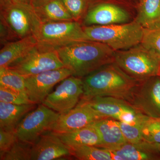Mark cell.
<instances>
[{
	"label": "cell",
	"instance_id": "cell-20",
	"mask_svg": "<svg viewBox=\"0 0 160 160\" xmlns=\"http://www.w3.org/2000/svg\"><path fill=\"white\" fill-rule=\"evenodd\" d=\"M54 134L70 149L83 146L99 147L101 144L98 133L91 124L67 133Z\"/></svg>",
	"mask_w": 160,
	"mask_h": 160
},
{
	"label": "cell",
	"instance_id": "cell-23",
	"mask_svg": "<svg viewBox=\"0 0 160 160\" xmlns=\"http://www.w3.org/2000/svg\"><path fill=\"white\" fill-rule=\"evenodd\" d=\"M72 154L81 160H118L108 149L94 146H83L70 149Z\"/></svg>",
	"mask_w": 160,
	"mask_h": 160
},
{
	"label": "cell",
	"instance_id": "cell-26",
	"mask_svg": "<svg viewBox=\"0 0 160 160\" xmlns=\"http://www.w3.org/2000/svg\"><path fill=\"white\" fill-rule=\"evenodd\" d=\"M141 44L160 58V22L150 27L144 28Z\"/></svg>",
	"mask_w": 160,
	"mask_h": 160
},
{
	"label": "cell",
	"instance_id": "cell-24",
	"mask_svg": "<svg viewBox=\"0 0 160 160\" xmlns=\"http://www.w3.org/2000/svg\"><path fill=\"white\" fill-rule=\"evenodd\" d=\"M145 115L137 112L133 119L128 122H120L121 130L127 142L136 143L143 141L142 128Z\"/></svg>",
	"mask_w": 160,
	"mask_h": 160
},
{
	"label": "cell",
	"instance_id": "cell-2",
	"mask_svg": "<svg viewBox=\"0 0 160 160\" xmlns=\"http://www.w3.org/2000/svg\"><path fill=\"white\" fill-rule=\"evenodd\" d=\"M82 80L83 94L81 99L111 97L126 101L140 82L127 74L115 62L102 66L82 78Z\"/></svg>",
	"mask_w": 160,
	"mask_h": 160
},
{
	"label": "cell",
	"instance_id": "cell-1",
	"mask_svg": "<svg viewBox=\"0 0 160 160\" xmlns=\"http://www.w3.org/2000/svg\"><path fill=\"white\" fill-rule=\"evenodd\" d=\"M55 48L65 67L71 70L72 76L82 78L114 62V50L100 42L77 41Z\"/></svg>",
	"mask_w": 160,
	"mask_h": 160
},
{
	"label": "cell",
	"instance_id": "cell-4",
	"mask_svg": "<svg viewBox=\"0 0 160 160\" xmlns=\"http://www.w3.org/2000/svg\"><path fill=\"white\" fill-rule=\"evenodd\" d=\"M114 62L138 81L160 75V58L141 44L115 52Z\"/></svg>",
	"mask_w": 160,
	"mask_h": 160
},
{
	"label": "cell",
	"instance_id": "cell-16",
	"mask_svg": "<svg viewBox=\"0 0 160 160\" xmlns=\"http://www.w3.org/2000/svg\"><path fill=\"white\" fill-rule=\"evenodd\" d=\"M160 144L142 141L128 142L110 150L118 160H160Z\"/></svg>",
	"mask_w": 160,
	"mask_h": 160
},
{
	"label": "cell",
	"instance_id": "cell-9",
	"mask_svg": "<svg viewBox=\"0 0 160 160\" xmlns=\"http://www.w3.org/2000/svg\"><path fill=\"white\" fill-rule=\"evenodd\" d=\"M83 94L82 78L71 75L63 80L42 104L60 115L66 114L78 104Z\"/></svg>",
	"mask_w": 160,
	"mask_h": 160
},
{
	"label": "cell",
	"instance_id": "cell-10",
	"mask_svg": "<svg viewBox=\"0 0 160 160\" xmlns=\"http://www.w3.org/2000/svg\"><path fill=\"white\" fill-rule=\"evenodd\" d=\"M127 102L138 112L160 118V75L140 82Z\"/></svg>",
	"mask_w": 160,
	"mask_h": 160
},
{
	"label": "cell",
	"instance_id": "cell-11",
	"mask_svg": "<svg viewBox=\"0 0 160 160\" xmlns=\"http://www.w3.org/2000/svg\"><path fill=\"white\" fill-rule=\"evenodd\" d=\"M71 75L70 69L63 67L26 77V93L32 102L42 104L55 85Z\"/></svg>",
	"mask_w": 160,
	"mask_h": 160
},
{
	"label": "cell",
	"instance_id": "cell-12",
	"mask_svg": "<svg viewBox=\"0 0 160 160\" xmlns=\"http://www.w3.org/2000/svg\"><path fill=\"white\" fill-rule=\"evenodd\" d=\"M81 100L103 118L128 122L133 119L137 112L127 101L118 98L98 96Z\"/></svg>",
	"mask_w": 160,
	"mask_h": 160
},
{
	"label": "cell",
	"instance_id": "cell-31",
	"mask_svg": "<svg viewBox=\"0 0 160 160\" xmlns=\"http://www.w3.org/2000/svg\"><path fill=\"white\" fill-rule=\"evenodd\" d=\"M18 140L16 132L0 129V155L8 151Z\"/></svg>",
	"mask_w": 160,
	"mask_h": 160
},
{
	"label": "cell",
	"instance_id": "cell-5",
	"mask_svg": "<svg viewBox=\"0 0 160 160\" xmlns=\"http://www.w3.org/2000/svg\"><path fill=\"white\" fill-rule=\"evenodd\" d=\"M7 67L26 77L65 66L54 47L38 43L27 54Z\"/></svg>",
	"mask_w": 160,
	"mask_h": 160
},
{
	"label": "cell",
	"instance_id": "cell-15",
	"mask_svg": "<svg viewBox=\"0 0 160 160\" xmlns=\"http://www.w3.org/2000/svg\"><path fill=\"white\" fill-rule=\"evenodd\" d=\"M71 156L70 149L52 132L42 135L32 147L31 160H52Z\"/></svg>",
	"mask_w": 160,
	"mask_h": 160
},
{
	"label": "cell",
	"instance_id": "cell-19",
	"mask_svg": "<svg viewBox=\"0 0 160 160\" xmlns=\"http://www.w3.org/2000/svg\"><path fill=\"white\" fill-rule=\"evenodd\" d=\"M37 104L16 105L0 102V129L16 132L20 122Z\"/></svg>",
	"mask_w": 160,
	"mask_h": 160
},
{
	"label": "cell",
	"instance_id": "cell-21",
	"mask_svg": "<svg viewBox=\"0 0 160 160\" xmlns=\"http://www.w3.org/2000/svg\"><path fill=\"white\" fill-rule=\"evenodd\" d=\"M34 9L42 23L74 21L60 0H52Z\"/></svg>",
	"mask_w": 160,
	"mask_h": 160
},
{
	"label": "cell",
	"instance_id": "cell-29",
	"mask_svg": "<svg viewBox=\"0 0 160 160\" xmlns=\"http://www.w3.org/2000/svg\"><path fill=\"white\" fill-rule=\"evenodd\" d=\"M0 102L16 105L34 104L26 92L2 86H0Z\"/></svg>",
	"mask_w": 160,
	"mask_h": 160
},
{
	"label": "cell",
	"instance_id": "cell-27",
	"mask_svg": "<svg viewBox=\"0 0 160 160\" xmlns=\"http://www.w3.org/2000/svg\"><path fill=\"white\" fill-rule=\"evenodd\" d=\"M32 145L18 140L8 150L0 155L1 160H31Z\"/></svg>",
	"mask_w": 160,
	"mask_h": 160
},
{
	"label": "cell",
	"instance_id": "cell-6",
	"mask_svg": "<svg viewBox=\"0 0 160 160\" xmlns=\"http://www.w3.org/2000/svg\"><path fill=\"white\" fill-rule=\"evenodd\" d=\"M60 114L40 104L22 120L16 130L18 139L33 145L42 135L52 131Z\"/></svg>",
	"mask_w": 160,
	"mask_h": 160
},
{
	"label": "cell",
	"instance_id": "cell-22",
	"mask_svg": "<svg viewBox=\"0 0 160 160\" xmlns=\"http://www.w3.org/2000/svg\"><path fill=\"white\" fill-rule=\"evenodd\" d=\"M135 21L143 28L160 22V0H141Z\"/></svg>",
	"mask_w": 160,
	"mask_h": 160
},
{
	"label": "cell",
	"instance_id": "cell-25",
	"mask_svg": "<svg viewBox=\"0 0 160 160\" xmlns=\"http://www.w3.org/2000/svg\"><path fill=\"white\" fill-rule=\"evenodd\" d=\"M26 77L8 67H0V86L26 92Z\"/></svg>",
	"mask_w": 160,
	"mask_h": 160
},
{
	"label": "cell",
	"instance_id": "cell-34",
	"mask_svg": "<svg viewBox=\"0 0 160 160\" xmlns=\"http://www.w3.org/2000/svg\"><path fill=\"white\" fill-rule=\"evenodd\" d=\"M1 10L6 9L13 2L12 0H0Z\"/></svg>",
	"mask_w": 160,
	"mask_h": 160
},
{
	"label": "cell",
	"instance_id": "cell-8",
	"mask_svg": "<svg viewBox=\"0 0 160 160\" xmlns=\"http://www.w3.org/2000/svg\"><path fill=\"white\" fill-rule=\"evenodd\" d=\"M0 18L19 39L29 36H35L42 23L30 4L13 2L1 10Z\"/></svg>",
	"mask_w": 160,
	"mask_h": 160
},
{
	"label": "cell",
	"instance_id": "cell-14",
	"mask_svg": "<svg viewBox=\"0 0 160 160\" xmlns=\"http://www.w3.org/2000/svg\"><path fill=\"white\" fill-rule=\"evenodd\" d=\"M130 16L127 11L114 4L101 3L92 6L87 12L82 26H106L129 22Z\"/></svg>",
	"mask_w": 160,
	"mask_h": 160
},
{
	"label": "cell",
	"instance_id": "cell-18",
	"mask_svg": "<svg viewBox=\"0 0 160 160\" xmlns=\"http://www.w3.org/2000/svg\"><path fill=\"white\" fill-rule=\"evenodd\" d=\"M34 35L29 36L3 46L0 51V67H7L22 58L38 45Z\"/></svg>",
	"mask_w": 160,
	"mask_h": 160
},
{
	"label": "cell",
	"instance_id": "cell-30",
	"mask_svg": "<svg viewBox=\"0 0 160 160\" xmlns=\"http://www.w3.org/2000/svg\"><path fill=\"white\" fill-rule=\"evenodd\" d=\"M75 21L81 23L86 14V0H60Z\"/></svg>",
	"mask_w": 160,
	"mask_h": 160
},
{
	"label": "cell",
	"instance_id": "cell-33",
	"mask_svg": "<svg viewBox=\"0 0 160 160\" xmlns=\"http://www.w3.org/2000/svg\"><path fill=\"white\" fill-rule=\"evenodd\" d=\"M52 0H30V5L33 8H38Z\"/></svg>",
	"mask_w": 160,
	"mask_h": 160
},
{
	"label": "cell",
	"instance_id": "cell-17",
	"mask_svg": "<svg viewBox=\"0 0 160 160\" xmlns=\"http://www.w3.org/2000/svg\"><path fill=\"white\" fill-rule=\"evenodd\" d=\"M95 128L101 139V148L114 150L127 142L119 125V121L107 118L95 121L91 124Z\"/></svg>",
	"mask_w": 160,
	"mask_h": 160
},
{
	"label": "cell",
	"instance_id": "cell-32",
	"mask_svg": "<svg viewBox=\"0 0 160 160\" xmlns=\"http://www.w3.org/2000/svg\"><path fill=\"white\" fill-rule=\"evenodd\" d=\"M1 18L0 22V28H1V44L2 46L10 42L18 40L16 36L14 34L13 32L9 28L5 21L2 18Z\"/></svg>",
	"mask_w": 160,
	"mask_h": 160
},
{
	"label": "cell",
	"instance_id": "cell-35",
	"mask_svg": "<svg viewBox=\"0 0 160 160\" xmlns=\"http://www.w3.org/2000/svg\"><path fill=\"white\" fill-rule=\"evenodd\" d=\"M13 2L21 4H30V0H12Z\"/></svg>",
	"mask_w": 160,
	"mask_h": 160
},
{
	"label": "cell",
	"instance_id": "cell-13",
	"mask_svg": "<svg viewBox=\"0 0 160 160\" xmlns=\"http://www.w3.org/2000/svg\"><path fill=\"white\" fill-rule=\"evenodd\" d=\"M104 118L81 100L69 112L60 115L51 132L57 134L67 133L82 129Z\"/></svg>",
	"mask_w": 160,
	"mask_h": 160
},
{
	"label": "cell",
	"instance_id": "cell-28",
	"mask_svg": "<svg viewBox=\"0 0 160 160\" xmlns=\"http://www.w3.org/2000/svg\"><path fill=\"white\" fill-rule=\"evenodd\" d=\"M143 141L154 144H160V118L145 116L142 128Z\"/></svg>",
	"mask_w": 160,
	"mask_h": 160
},
{
	"label": "cell",
	"instance_id": "cell-36",
	"mask_svg": "<svg viewBox=\"0 0 160 160\" xmlns=\"http://www.w3.org/2000/svg\"></svg>",
	"mask_w": 160,
	"mask_h": 160
},
{
	"label": "cell",
	"instance_id": "cell-3",
	"mask_svg": "<svg viewBox=\"0 0 160 160\" xmlns=\"http://www.w3.org/2000/svg\"><path fill=\"white\" fill-rule=\"evenodd\" d=\"M82 26L88 40L106 44L115 52L141 44L144 32V28L135 20L122 24Z\"/></svg>",
	"mask_w": 160,
	"mask_h": 160
},
{
	"label": "cell",
	"instance_id": "cell-7",
	"mask_svg": "<svg viewBox=\"0 0 160 160\" xmlns=\"http://www.w3.org/2000/svg\"><path fill=\"white\" fill-rule=\"evenodd\" d=\"M35 37L39 44L54 48L88 40L82 24L74 21L41 23Z\"/></svg>",
	"mask_w": 160,
	"mask_h": 160
}]
</instances>
